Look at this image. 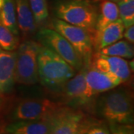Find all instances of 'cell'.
<instances>
[{
  "instance_id": "6da1fadb",
  "label": "cell",
  "mask_w": 134,
  "mask_h": 134,
  "mask_svg": "<svg viewBox=\"0 0 134 134\" xmlns=\"http://www.w3.org/2000/svg\"><path fill=\"white\" fill-rule=\"evenodd\" d=\"M95 112L107 122L133 124V96L125 88L112 89L96 100Z\"/></svg>"
},
{
  "instance_id": "7a4b0ae2",
  "label": "cell",
  "mask_w": 134,
  "mask_h": 134,
  "mask_svg": "<svg viewBox=\"0 0 134 134\" xmlns=\"http://www.w3.org/2000/svg\"><path fill=\"white\" fill-rule=\"evenodd\" d=\"M39 81L53 92H59L77 71L58 54L41 46L37 55Z\"/></svg>"
},
{
  "instance_id": "3957f363",
  "label": "cell",
  "mask_w": 134,
  "mask_h": 134,
  "mask_svg": "<svg viewBox=\"0 0 134 134\" xmlns=\"http://www.w3.org/2000/svg\"><path fill=\"white\" fill-rule=\"evenodd\" d=\"M98 13L97 8L89 0H60L54 7L58 19L92 34L95 31Z\"/></svg>"
},
{
  "instance_id": "277c9868",
  "label": "cell",
  "mask_w": 134,
  "mask_h": 134,
  "mask_svg": "<svg viewBox=\"0 0 134 134\" xmlns=\"http://www.w3.org/2000/svg\"><path fill=\"white\" fill-rule=\"evenodd\" d=\"M99 121L83 110L63 104L52 115L49 134H84Z\"/></svg>"
},
{
  "instance_id": "5b68a950",
  "label": "cell",
  "mask_w": 134,
  "mask_h": 134,
  "mask_svg": "<svg viewBox=\"0 0 134 134\" xmlns=\"http://www.w3.org/2000/svg\"><path fill=\"white\" fill-rule=\"evenodd\" d=\"M40 43L27 39L20 43L16 52V82L30 86L39 81L37 55Z\"/></svg>"
},
{
  "instance_id": "8992f818",
  "label": "cell",
  "mask_w": 134,
  "mask_h": 134,
  "mask_svg": "<svg viewBox=\"0 0 134 134\" xmlns=\"http://www.w3.org/2000/svg\"><path fill=\"white\" fill-rule=\"evenodd\" d=\"M71 79L63 86L58 92L65 105L92 112L95 109L96 96L92 94L85 79V66L77 71Z\"/></svg>"
},
{
  "instance_id": "52a82bcc",
  "label": "cell",
  "mask_w": 134,
  "mask_h": 134,
  "mask_svg": "<svg viewBox=\"0 0 134 134\" xmlns=\"http://www.w3.org/2000/svg\"><path fill=\"white\" fill-rule=\"evenodd\" d=\"M41 46L51 49L69 63L77 72L85 66L81 54L64 37L53 29L40 28L37 33Z\"/></svg>"
},
{
  "instance_id": "ba28073f",
  "label": "cell",
  "mask_w": 134,
  "mask_h": 134,
  "mask_svg": "<svg viewBox=\"0 0 134 134\" xmlns=\"http://www.w3.org/2000/svg\"><path fill=\"white\" fill-rule=\"evenodd\" d=\"M51 24L53 29L64 37L81 54L84 64H88L94 53L91 32L81 27L67 23L58 18L52 19Z\"/></svg>"
},
{
  "instance_id": "9c48e42d",
  "label": "cell",
  "mask_w": 134,
  "mask_h": 134,
  "mask_svg": "<svg viewBox=\"0 0 134 134\" xmlns=\"http://www.w3.org/2000/svg\"><path fill=\"white\" fill-rule=\"evenodd\" d=\"M62 105V102H55L44 98H24L14 107L11 113V119L15 121L47 118L54 113Z\"/></svg>"
},
{
  "instance_id": "30bf717a",
  "label": "cell",
  "mask_w": 134,
  "mask_h": 134,
  "mask_svg": "<svg viewBox=\"0 0 134 134\" xmlns=\"http://www.w3.org/2000/svg\"><path fill=\"white\" fill-rule=\"evenodd\" d=\"M89 63L98 70L117 77L121 83L129 81L131 76V68L125 58L107 56L96 52L92 54Z\"/></svg>"
},
{
  "instance_id": "8fae6325",
  "label": "cell",
  "mask_w": 134,
  "mask_h": 134,
  "mask_svg": "<svg viewBox=\"0 0 134 134\" xmlns=\"http://www.w3.org/2000/svg\"><path fill=\"white\" fill-rule=\"evenodd\" d=\"M85 66V79L92 94L98 96L112 89L118 87L122 83L119 79L102 72L88 63Z\"/></svg>"
},
{
  "instance_id": "7c38bea8",
  "label": "cell",
  "mask_w": 134,
  "mask_h": 134,
  "mask_svg": "<svg viewBox=\"0 0 134 134\" xmlns=\"http://www.w3.org/2000/svg\"><path fill=\"white\" fill-rule=\"evenodd\" d=\"M16 52L0 48V93L10 92L16 82Z\"/></svg>"
},
{
  "instance_id": "4fadbf2b",
  "label": "cell",
  "mask_w": 134,
  "mask_h": 134,
  "mask_svg": "<svg viewBox=\"0 0 134 134\" xmlns=\"http://www.w3.org/2000/svg\"><path fill=\"white\" fill-rule=\"evenodd\" d=\"M52 115L40 119L12 121L6 126L5 132L8 134H49Z\"/></svg>"
},
{
  "instance_id": "5bb4252c",
  "label": "cell",
  "mask_w": 134,
  "mask_h": 134,
  "mask_svg": "<svg viewBox=\"0 0 134 134\" xmlns=\"http://www.w3.org/2000/svg\"><path fill=\"white\" fill-rule=\"evenodd\" d=\"M125 26L120 19L92 34L93 48L98 52L101 48L110 46L123 38Z\"/></svg>"
},
{
  "instance_id": "9a60e30c",
  "label": "cell",
  "mask_w": 134,
  "mask_h": 134,
  "mask_svg": "<svg viewBox=\"0 0 134 134\" xmlns=\"http://www.w3.org/2000/svg\"><path fill=\"white\" fill-rule=\"evenodd\" d=\"M19 33L29 38L37 33V25L29 5V0H14Z\"/></svg>"
},
{
  "instance_id": "2e32d148",
  "label": "cell",
  "mask_w": 134,
  "mask_h": 134,
  "mask_svg": "<svg viewBox=\"0 0 134 134\" xmlns=\"http://www.w3.org/2000/svg\"><path fill=\"white\" fill-rule=\"evenodd\" d=\"M119 19L116 3L110 0H103L100 4L95 31H98Z\"/></svg>"
},
{
  "instance_id": "e0dca14e",
  "label": "cell",
  "mask_w": 134,
  "mask_h": 134,
  "mask_svg": "<svg viewBox=\"0 0 134 134\" xmlns=\"http://www.w3.org/2000/svg\"><path fill=\"white\" fill-rule=\"evenodd\" d=\"M0 23L15 35L19 36V31L14 0H4L0 9Z\"/></svg>"
},
{
  "instance_id": "ac0fdd59",
  "label": "cell",
  "mask_w": 134,
  "mask_h": 134,
  "mask_svg": "<svg viewBox=\"0 0 134 134\" xmlns=\"http://www.w3.org/2000/svg\"><path fill=\"white\" fill-rule=\"evenodd\" d=\"M97 53L107 56L131 59L133 58L134 49L133 44L130 43L127 40H120L110 46L101 48L98 52H97Z\"/></svg>"
},
{
  "instance_id": "d6986e66",
  "label": "cell",
  "mask_w": 134,
  "mask_h": 134,
  "mask_svg": "<svg viewBox=\"0 0 134 134\" xmlns=\"http://www.w3.org/2000/svg\"><path fill=\"white\" fill-rule=\"evenodd\" d=\"M119 19L125 28L134 25V0H120L116 2Z\"/></svg>"
},
{
  "instance_id": "ffe728a7",
  "label": "cell",
  "mask_w": 134,
  "mask_h": 134,
  "mask_svg": "<svg viewBox=\"0 0 134 134\" xmlns=\"http://www.w3.org/2000/svg\"><path fill=\"white\" fill-rule=\"evenodd\" d=\"M34 21L37 26H41L48 18L46 0H29Z\"/></svg>"
},
{
  "instance_id": "44dd1931",
  "label": "cell",
  "mask_w": 134,
  "mask_h": 134,
  "mask_svg": "<svg viewBox=\"0 0 134 134\" xmlns=\"http://www.w3.org/2000/svg\"><path fill=\"white\" fill-rule=\"evenodd\" d=\"M19 45L18 36L0 23V48L5 51H15Z\"/></svg>"
},
{
  "instance_id": "7402d4cb",
  "label": "cell",
  "mask_w": 134,
  "mask_h": 134,
  "mask_svg": "<svg viewBox=\"0 0 134 134\" xmlns=\"http://www.w3.org/2000/svg\"><path fill=\"white\" fill-rule=\"evenodd\" d=\"M110 134H134L133 124H118L107 122Z\"/></svg>"
},
{
  "instance_id": "603a6c76",
  "label": "cell",
  "mask_w": 134,
  "mask_h": 134,
  "mask_svg": "<svg viewBox=\"0 0 134 134\" xmlns=\"http://www.w3.org/2000/svg\"><path fill=\"white\" fill-rule=\"evenodd\" d=\"M84 134H110L107 124L99 121L91 126Z\"/></svg>"
},
{
  "instance_id": "cb8c5ba5",
  "label": "cell",
  "mask_w": 134,
  "mask_h": 134,
  "mask_svg": "<svg viewBox=\"0 0 134 134\" xmlns=\"http://www.w3.org/2000/svg\"><path fill=\"white\" fill-rule=\"evenodd\" d=\"M123 37L131 44L134 43V25H132L127 28H125L124 33H123Z\"/></svg>"
},
{
  "instance_id": "d4e9b609",
  "label": "cell",
  "mask_w": 134,
  "mask_h": 134,
  "mask_svg": "<svg viewBox=\"0 0 134 134\" xmlns=\"http://www.w3.org/2000/svg\"><path fill=\"white\" fill-rule=\"evenodd\" d=\"M110 1H111V2H113L116 3V2H119V1H120V0H110Z\"/></svg>"
},
{
  "instance_id": "484cf974",
  "label": "cell",
  "mask_w": 134,
  "mask_h": 134,
  "mask_svg": "<svg viewBox=\"0 0 134 134\" xmlns=\"http://www.w3.org/2000/svg\"><path fill=\"white\" fill-rule=\"evenodd\" d=\"M0 103H1V98H0Z\"/></svg>"
}]
</instances>
